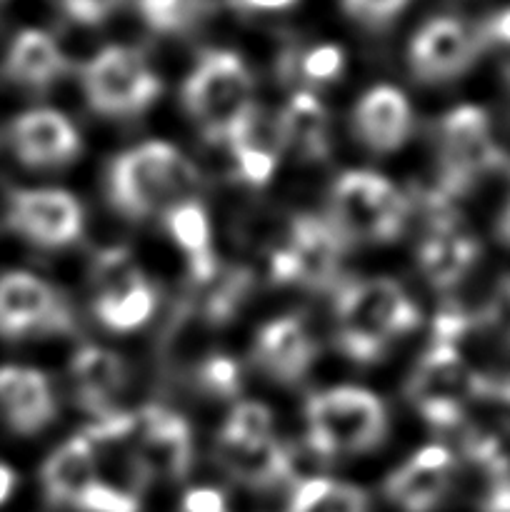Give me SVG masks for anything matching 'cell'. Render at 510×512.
<instances>
[{"instance_id":"obj_16","label":"cell","mask_w":510,"mask_h":512,"mask_svg":"<svg viewBox=\"0 0 510 512\" xmlns=\"http://www.w3.org/2000/svg\"><path fill=\"white\" fill-rule=\"evenodd\" d=\"M353 128L360 143L373 153H395L413 130V110L403 90L375 85L355 105Z\"/></svg>"},{"instance_id":"obj_38","label":"cell","mask_w":510,"mask_h":512,"mask_svg":"<svg viewBox=\"0 0 510 512\" xmlns=\"http://www.w3.org/2000/svg\"><path fill=\"white\" fill-rule=\"evenodd\" d=\"M490 325L510 343V278H503L498 285L493 303L488 308Z\"/></svg>"},{"instance_id":"obj_7","label":"cell","mask_w":510,"mask_h":512,"mask_svg":"<svg viewBox=\"0 0 510 512\" xmlns=\"http://www.w3.org/2000/svg\"><path fill=\"white\" fill-rule=\"evenodd\" d=\"M483 375L473 373L453 345L433 343L408 380V398L435 430L463 425L465 410L478 400Z\"/></svg>"},{"instance_id":"obj_34","label":"cell","mask_w":510,"mask_h":512,"mask_svg":"<svg viewBox=\"0 0 510 512\" xmlns=\"http://www.w3.org/2000/svg\"><path fill=\"white\" fill-rule=\"evenodd\" d=\"M195 383L200 390L218 398H233L240 390V368L235 360L225 355H210L198 370H195Z\"/></svg>"},{"instance_id":"obj_13","label":"cell","mask_w":510,"mask_h":512,"mask_svg":"<svg viewBox=\"0 0 510 512\" xmlns=\"http://www.w3.org/2000/svg\"><path fill=\"white\" fill-rule=\"evenodd\" d=\"M8 143L28 168H63L83 150L75 125L50 108L18 115L8 128Z\"/></svg>"},{"instance_id":"obj_37","label":"cell","mask_w":510,"mask_h":512,"mask_svg":"<svg viewBox=\"0 0 510 512\" xmlns=\"http://www.w3.org/2000/svg\"><path fill=\"white\" fill-rule=\"evenodd\" d=\"M118 0H63V10L83 25H98L115 10Z\"/></svg>"},{"instance_id":"obj_27","label":"cell","mask_w":510,"mask_h":512,"mask_svg":"<svg viewBox=\"0 0 510 512\" xmlns=\"http://www.w3.org/2000/svg\"><path fill=\"white\" fill-rule=\"evenodd\" d=\"M5 70L15 83L43 90L68 70L58 43L43 30H23L10 45Z\"/></svg>"},{"instance_id":"obj_41","label":"cell","mask_w":510,"mask_h":512,"mask_svg":"<svg viewBox=\"0 0 510 512\" xmlns=\"http://www.w3.org/2000/svg\"><path fill=\"white\" fill-rule=\"evenodd\" d=\"M480 38H483V43L485 40H493V43L510 45V8L495 13L493 18L485 23V28L480 30Z\"/></svg>"},{"instance_id":"obj_44","label":"cell","mask_w":510,"mask_h":512,"mask_svg":"<svg viewBox=\"0 0 510 512\" xmlns=\"http://www.w3.org/2000/svg\"><path fill=\"white\" fill-rule=\"evenodd\" d=\"M498 233H500V238H503V243L510 245V203H508V208L503 210V215H500Z\"/></svg>"},{"instance_id":"obj_25","label":"cell","mask_w":510,"mask_h":512,"mask_svg":"<svg viewBox=\"0 0 510 512\" xmlns=\"http://www.w3.org/2000/svg\"><path fill=\"white\" fill-rule=\"evenodd\" d=\"M225 145H230V153H233L235 158V168H238V173L243 175L250 185L263 188V185L275 175L278 155L283 148H280L278 130H275V125L270 128V125L265 123L258 105L240 120V125L230 133Z\"/></svg>"},{"instance_id":"obj_30","label":"cell","mask_w":510,"mask_h":512,"mask_svg":"<svg viewBox=\"0 0 510 512\" xmlns=\"http://www.w3.org/2000/svg\"><path fill=\"white\" fill-rule=\"evenodd\" d=\"M155 303V288L148 283H143L140 288L130 290V293L118 295V298L110 300H93L95 318L105 325L113 333H133V330L143 328L145 323L153 315Z\"/></svg>"},{"instance_id":"obj_39","label":"cell","mask_w":510,"mask_h":512,"mask_svg":"<svg viewBox=\"0 0 510 512\" xmlns=\"http://www.w3.org/2000/svg\"><path fill=\"white\" fill-rule=\"evenodd\" d=\"M180 512H228V508H225V498L220 490L193 488L185 493Z\"/></svg>"},{"instance_id":"obj_28","label":"cell","mask_w":510,"mask_h":512,"mask_svg":"<svg viewBox=\"0 0 510 512\" xmlns=\"http://www.w3.org/2000/svg\"><path fill=\"white\" fill-rule=\"evenodd\" d=\"M288 512H370V503L358 485L310 478L293 490Z\"/></svg>"},{"instance_id":"obj_1","label":"cell","mask_w":510,"mask_h":512,"mask_svg":"<svg viewBox=\"0 0 510 512\" xmlns=\"http://www.w3.org/2000/svg\"><path fill=\"white\" fill-rule=\"evenodd\" d=\"M200 173L173 143L150 140L113 160L108 170L110 205L128 220H148L158 210L190 200Z\"/></svg>"},{"instance_id":"obj_15","label":"cell","mask_w":510,"mask_h":512,"mask_svg":"<svg viewBox=\"0 0 510 512\" xmlns=\"http://www.w3.org/2000/svg\"><path fill=\"white\" fill-rule=\"evenodd\" d=\"M453 455L440 445H425L385 483L388 498L405 512H430L450 490Z\"/></svg>"},{"instance_id":"obj_8","label":"cell","mask_w":510,"mask_h":512,"mask_svg":"<svg viewBox=\"0 0 510 512\" xmlns=\"http://www.w3.org/2000/svg\"><path fill=\"white\" fill-rule=\"evenodd\" d=\"M83 90L95 113L133 118L155 103L163 85L138 50L108 45L83 68Z\"/></svg>"},{"instance_id":"obj_26","label":"cell","mask_w":510,"mask_h":512,"mask_svg":"<svg viewBox=\"0 0 510 512\" xmlns=\"http://www.w3.org/2000/svg\"><path fill=\"white\" fill-rule=\"evenodd\" d=\"M165 228L175 245L183 250L193 283L200 285L213 278L220 265L213 253V233H210V220L203 205L190 198L168 208L165 210Z\"/></svg>"},{"instance_id":"obj_11","label":"cell","mask_w":510,"mask_h":512,"mask_svg":"<svg viewBox=\"0 0 510 512\" xmlns=\"http://www.w3.org/2000/svg\"><path fill=\"white\" fill-rule=\"evenodd\" d=\"M483 38L458 18H433L410 43V70L420 83H448L478 60Z\"/></svg>"},{"instance_id":"obj_32","label":"cell","mask_w":510,"mask_h":512,"mask_svg":"<svg viewBox=\"0 0 510 512\" xmlns=\"http://www.w3.org/2000/svg\"><path fill=\"white\" fill-rule=\"evenodd\" d=\"M343 65V50L333 43H323L305 50L303 55H298V60H290L288 65H283V70L285 73H300V78L308 80V83H330L343 73Z\"/></svg>"},{"instance_id":"obj_23","label":"cell","mask_w":510,"mask_h":512,"mask_svg":"<svg viewBox=\"0 0 510 512\" xmlns=\"http://www.w3.org/2000/svg\"><path fill=\"white\" fill-rule=\"evenodd\" d=\"M215 330H220V325H215L193 300H185L165 325L160 345L165 370L173 375H195V370L210 358Z\"/></svg>"},{"instance_id":"obj_10","label":"cell","mask_w":510,"mask_h":512,"mask_svg":"<svg viewBox=\"0 0 510 512\" xmlns=\"http://www.w3.org/2000/svg\"><path fill=\"white\" fill-rule=\"evenodd\" d=\"M8 228L43 250L68 248L83 233V208L65 190H15L8 200Z\"/></svg>"},{"instance_id":"obj_24","label":"cell","mask_w":510,"mask_h":512,"mask_svg":"<svg viewBox=\"0 0 510 512\" xmlns=\"http://www.w3.org/2000/svg\"><path fill=\"white\" fill-rule=\"evenodd\" d=\"M280 148L300 160L320 163L330 155V120L313 93H295L275 120Z\"/></svg>"},{"instance_id":"obj_20","label":"cell","mask_w":510,"mask_h":512,"mask_svg":"<svg viewBox=\"0 0 510 512\" xmlns=\"http://www.w3.org/2000/svg\"><path fill=\"white\" fill-rule=\"evenodd\" d=\"M218 460L235 483L268 490L290 478V453L273 438L240 440L228 433L218 438Z\"/></svg>"},{"instance_id":"obj_2","label":"cell","mask_w":510,"mask_h":512,"mask_svg":"<svg viewBox=\"0 0 510 512\" xmlns=\"http://www.w3.org/2000/svg\"><path fill=\"white\" fill-rule=\"evenodd\" d=\"M335 340L355 363H375L398 335L418 328L420 310L390 278L345 283L335 295Z\"/></svg>"},{"instance_id":"obj_4","label":"cell","mask_w":510,"mask_h":512,"mask_svg":"<svg viewBox=\"0 0 510 512\" xmlns=\"http://www.w3.org/2000/svg\"><path fill=\"white\" fill-rule=\"evenodd\" d=\"M308 448L320 458L363 455L388 435V415L378 395L355 385L315 393L305 405Z\"/></svg>"},{"instance_id":"obj_22","label":"cell","mask_w":510,"mask_h":512,"mask_svg":"<svg viewBox=\"0 0 510 512\" xmlns=\"http://www.w3.org/2000/svg\"><path fill=\"white\" fill-rule=\"evenodd\" d=\"M98 480L95 450L85 435L70 438L50 455L40 470L45 500L55 508H75L80 495Z\"/></svg>"},{"instance_id":"obj_43","label":"cell","mask_w":510,"mask_h":512,"mask_svg":"<svg viewBox=\"0 0 510 512\" xmlns=\"http://www.w3.org/2000/svg\"><path fill=\"white\" fill-rule=\"evenodd\" d=\"M15 493V473L13 468H8V465L0 463V505L8 503L10 498H13Z\"/></svg>"},{"instance_id":"obj_17","label":"cell","mask_w":510,"mask_h":512,"mask_svg":"<svg viewBox=\"0 0 510 512\" xmlns=\"http://www.w3.org/2000/svg\"><path fill=\"white\" fill-rule=\"evenodd\" d=\"M0 410L15 433L35 435L55 420V398L48 378L23 365L0 368Z\"/></svg>"},{"instance_id":"obj_42","label":"cell","mask_w":510,"mask_h":512,"mask_svg":"<svg viewBox=\"0 0 510 512\" xmlns=\"http://www.w3.org/2000/svg\"><path fill=\"white\" fill-rule=\"evenodd\" d=\"M230 8L243 10V13H270V10H285L298 0H228Z\"/></svg>"},{"instance_id":"obj_3","label":"cell","mask_w":510,"mask_h":512,"mask_svg":"<svg viewBox=\"0 0 510 512\" xmlns=\"http://www.w3.org/2000/svg\"><path fill=\"white\" fill-rule=\"evenodd\" d=\"M410 203L398 185L368 170H353L335 180L328 200V220L340 243H390L408 223Z\"/></svg>"},{"instance_id":"obj_18","label":"cell","mask_w":510,"mask_h":512,"mask_svg":"<svg viewBox=\"0 0 510 512\" xmlns=\"http://www.w3.org/2000/svg\"><path fill=\"white\" fill-rule=\"evenodd\" d=\"M315 348L308 328L298 318H278L263 325L255 338V363L278 383L293 385L305 378L313 365Z\"/></svg>"},{"instance_id":"obj_31","label":"cell","mask_w":510,"mask_h":512,"mask_svg":"<svg viewBox=\"0 0 510 512\" xmlns=\"http://www.w3.org/2000/svg\"><path fill=\"white\" fill-rule=\"evenodd\" d=\"M138 10L158 33H180L193 25L203 5L200 0H138Z\"/></svg>"},{"instance_id":"obj_21","label":"cell","mask_w":510,"mask_h":512,"mask_svg":"<svg viewBox=\"0 0 510 512\" xmlns=\"http://www.w3.org/2000/svg\"><path fill=\"white\" fill-rule=\"evenodd\" d=\"M480 255V245L463 225H445V228L425 230L418 250V263L425 280L433 288H455L465 275L473 270Z\"/></svg>"},{"instance_id":"obj_5","label":"cell","mask_w":510,"mask_h":512,"mask_svg":"<svg viewBox=\"0 0 510 512\" xmlns=\"http://www.w3.org/2000/svg\"><path fill=\"white\" fill-rule=\"evenodd\" d=\"M183 105L208 143L225 145L255 108L253 78L235 53L208 50L183 83Z\"/></svg>"},{"instance_id":"obj_12","label":"cell","mask_w":510,"mask_h":512,"mask_svg":"<svg viewBox=\"0 0 510 512\" xmlns=\"http://www.w3.org/2000/svg\"><path fill=\"white\" fill-rule=\"evenodd\" d=\"M133 455L145 478L180 480L193 465L190 425L170 410L150 405L138 415Z\"/></svg>"},{"instance_id":"obj_14","label":"cell","mask_w":510,"mask_h":512,"mask_svg":"<svg viewBox=\"0 0 510 512\" xmlns=\"http://www.w3.org/2000/svg\"><path fill=\"white\" fill-rule=\"evenodd\" d=\"M283 248L288 258L290 283H298L308 290H328L338 283L345 245L325 220L298 215L290 223Z\"/></svg>"},{"instance_id":"obj_6","label":"cell","mask_w":510,"mask_h":512,"mask_svg":"<svg viewBox=\"0 0 510 512\" xmlns=\"http://www.w3.org/2000/svg\"><path fill=\"white\" fill-rule=\"evenodd\" d=\"M438 155V190L453 200L505 163L503 150L490 133L488 113L478 105H458L440 120Z\"/></svg>"},{"instance_id":"obj_33","label":"cell","mask_w":510,"mask_h":512,"mask_svg":"<svg viewBox=\"0 0 510 512\" xmlns=\"http://www.w3.org/2000/svg\"><path fill=\"white\" fill-rule=\"evenodd\" d=\"M240 440H268L273 438V413L263 403H238L225 420L223 430Z\"/></svg>"},{"instance_id":"obj_19","label":"cell","mask_w":510,"mask_h":512,"mask_svg":"<svg viewBox=\"0 0 510 512\" xmlns=\"http://www.w3.org/2000/svg\"><path fill=\"white\" fill-rule=\"evenodd\" d=\"M70 373L75 383V400L85 413L95 415V420L118 413L115 400L128 385V368L120 355L98 345H85L75 353Z\"/></svg>"},{"instance_id":"obj_29","label":"cell","mask_w":510,"mask_h":512,"mask_svg":"<svg viewBox=\"0 0 510 512\" xmlns=\"http://www.w3.org/2000/svg\"><path fill=\"white\" fill-rule=\"evenodd\" d=\"M90 280H93L95 300L118 298V295H125L148 283L135 255L123 245H113V248H105L95 255Z\"/></svg>"},{"instance_id":"obj_35","label":"cell","mask_w":510,"mask_h":512,"mask_svg":"<svg viewBox=\"0 0 510 512\" xmlns=\"http://www.w3.org/2000/svg\"><path fill=\"white\" fill-rule=\"evenodd\" d=\"M75 512H140L138 495L95 480L75 503Z\"/></svg>"},{"instance_id":"obj_45","label":"cell","mask_w":510,"mask_h":512,"mask_svg":"<svg viewBox=\"0 0 510 512\" xmlns=\"http://www.w3.org/2000/svg\"><path fill=\"white\" fill-rule=\"evenodd\" d=\"M508 80H510V70H508Z\"/></svg>"},{"instance_id":"obj_9","label":"cell","mask_w":510,"mask_h":512,"mask_svg":"<svg viewBox=\"0 0 510 512\" xmlns=\"http://www.w3.org/2000/svg\"><path fill=\"white\" fill-rule=\"evenodd\" d=\"M73 330V313L55 285L30 273L0 278V338L53 335Z\"/></svg>"},{"instance_id":"obj_36","label":"cell","mask_w":510,"mask_h":512,"mask_svg":"<svg viewBox=\"0 0 510 512\" xmlns=\"http://www.w3.org/2000/svg\"><path fill=\"white\" fill-rule=\"evenodd\" d=\"M408 0H343L345 13L365 25H385L405 8Z\"/></svg>"},{"instance_id":"obj_40","label":"cell","mask_w":510,"mask_h":512,"mask_svg":"<svg viewBox=\"0 0 510 512\" xmlns=\"http://www.w3.org/2000/svg\"><path fill=\"white\" fill-rule=\"evenodd\" d=\"M483 490V505L485 512H510V473L498 475V478H485Z\"/></svg>"}]
</instances>
